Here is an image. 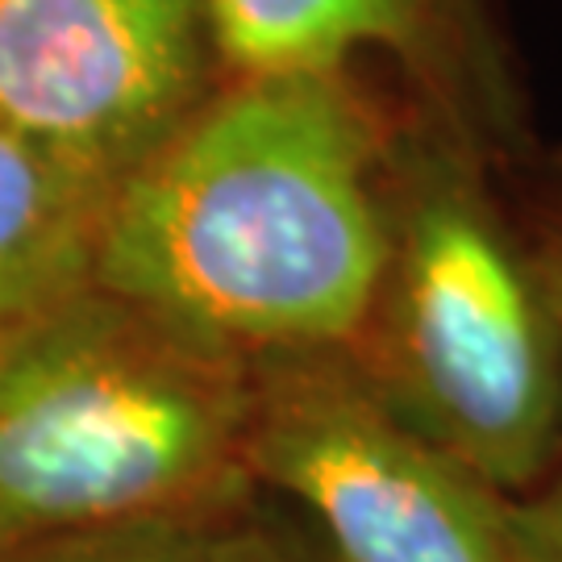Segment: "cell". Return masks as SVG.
I'll return each instance as SVG.
<instances>
[{
	"instance_id": "obj_10",
	"label": "cell",
	"mask_w": 562,
	"mask_h": 562,
	"mask_svg": "<svg viewBox=\"0 0 562 562\" xmlns=\"http://www.w3.org/2000/svg\"><path fill=\"white\" fill-rule=\"evenodd\" d=\"M521 562H562V467L521 501H508Z\"/></svg>"
},
{
	"instance_id": "obj_4",
	"label": "cell",
	"mask_w": 562,
	"mask_h": 562,
	"mask_svg": "<svg viewBox=\"0 0 562 562\" xmlns=\"http://www.w3.org/2000/svg\"><path fill=\"white\" fill-rule=\"evenodd\" d=\"M246 471L338 562H521L508 496L401 422L346 346L250 359Z\"/></svg>"
},
{
	"instance_id": "obj_11",
	"label": "cell",
	"mask_w": 562,
	"mask_h": 562,
	"mask_svg": "<svg viewBox=\"0 0 562 562\" xmlns=\"http://www.w3.org/2000/svg\"><path fill=\"white\" fill-rule=\"evenodd\" d=\"M533 259H538V276H542L546 301L554 313V334H559V380H562V201L554 213H546L542 229L533 234Z\"/></svg>"
},
{
	"instance_id": "obj_5",
	"label": "cell",
	"mask_w": 562,
	"mask_h": 562,
	"mask_svg": "<svg viewBox=\"0 0 562 562\" xmlns=\"http://www.w3.org/2000/svg\"><path fill=\"white\" fill-rule=\"evenodd\" d=\"M222 76L204 0H0V130L104 180Z\"/></svg>"
},
{
	"instance_id": "obj_6",
	"label": "cell",
	"mask_w": 562,
	"mask_h": 562,
	"mask_svg": "<svg viewBox=\"0 0 562 562\" xmlns=\"http://www.w3.org/2000/svg\"><path fill=\"white\" fill-rule=\"evenodd\" d=\"M222 71H387L396 101L501 171L529 150L504 0H204Z\"/></svg>"
},
{
	"instance_id": "obj_9",
	"label": "cell",
	"mask_w": 562,
	"mask_h": 562,
	"mask_svg": "<svg viewBox=\"0 0 562 562\" xmlns=\"http://www.w3.org/2000/svg\"><path fill=\"white\" fill-rule=\"evenodd\" d=\"M209 517H159L13 542L0 546V562H183Z\"/></svg>"
},
{
	"instance_id": "obj_3",
	"label": "cell",
	"mask_w": 562,
	"mask_h": 562,
	"mask_svg": "<svg viewBox=\"0 0 562 562\" xmlns=\"http://www.w3.org/2000/svg\"><path fill=\"white\" fill-rule=\"evenodd\" d=\"M401 422L521 501L562 467L559 334L496 167L401 104L392 250L355 346Z\"/></svg>"
},
{
	"instance_id": "obj_2",
	"label": "cell",
	"mask_w": 562,
	"mask_h": 562,
	"mask_svg": "<svg viewBox=\"0 0 562 562\" xmlns=\"http://www.w3.org/2000/svg\"><path fill=\"white\" fill-rule=\"evenodd\" d=\"M250 359L83 283L0 334V546L255 492Z\"/></svg>"
},
{
	"instance_id": "obj_8",
	"label": "cell",
	"mask_w": 562,
	"mask_h": 562,
	"mask_svg": "<svg viewBox=\"0 0 562 562\" xmlns=\"http://www.w3.org/2000/svg\"><path fill=\"white\" fill-rule=\"evenodd\" d=\"M183 562H338L296 508L271 492H246L201 525Z\"/></svg>"
},
{
	"instance_id": "obj_1",
	"label": "cell",
	"mask_w": 562,
	"mask_h": 562,
	"mask_svg": "<svg viewBox=\"0 0 562 562\" xmlns=\"http://www.w3.org/2000/svg\"><path fill=\"white\" fill-rule=\"evenodd\" d=\"M362 76L225 71L113 188L97 283L246 359L355 346L392 250L401 125Z\"/></svg>"
},
{
	"instance_id": "obj_7",
	"label": "cell",
	"mask_w": 562,
	"mask_h": 562,
	"mask_svg": "<svg viewBox=\"0 0 562 562\" xmlns=\"http://www.w3.org/2000/svg\"><path fill=\"white\" fill-rule=\"evenodd\" d=\"M113 188L0 130V334L97 280Z\"/></svg>"
}]
</instances>
